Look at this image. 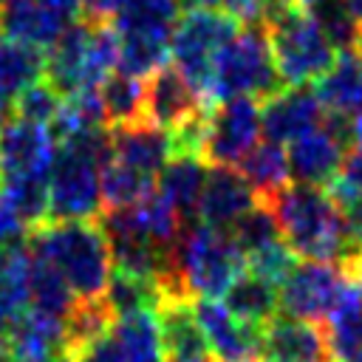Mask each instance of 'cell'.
Wrapping results in <instances>:
<instances>
[{
	"label": "cell",
	"mask_w": 362,
	"mask_h": 362,
	"mask_svg": "<svg viewBox=\"0 0 362 362\" xmlns=\"http://www.w3.org/2000/svg\"><path fill=\"white\" fill-rule=\"evenodd\" d=\"M184 0H130L127 8L113 20L116 34H133V37H150L170 42L173 28L184 11Z\"/></svg>",
	"instance_id": "cell-25"
},
{
	"label": "cell",
	"mask_w": 362,
	"mask_h": 362,
	"mask_svg": "<svg viewBox=\"0 0 362 362\" xmlns=\"http://www.w3.org/2000/svg\"><path fill=\"white\" fill-rule=\"evenodd\" d=\"M6 339H8V362H51L68 354L65 322L34 308H25L8 325Z\"/></svg>",
	"instance_id": "cell-16"
},
{
	"label": "cell",
	"mask_w": 362,
	"mask_h": 362,
	"mask_svg": "<svg viewBox=\"0 0 362 362\" xmlns=\"http://www.w3.org/2000/svg\"><path fill=\"white\" fill-rule=\"evenodd\" d=\"M102 300L107 303L113 317H127V314H136V311H156V305L161 303V288H158L156 280L136 277V274L113 269Z\"/></svg>",
	"instance_id": "cell-31"
},
{
	"label": "cell",
	"mask_w": 362,
	"mask_h": 362,
	"mask_svg": "<svg viewBox=\"0 0 362 362\" xmlns=\"http://www.w3.org/2000/svg\"><path fill=\"white\" fill-rule=\"evenodd\" d=\"M260 102L235 96L206 113L201 158L209 167H238L260 139Z\"/></svg>",
	"instance_id": "cell-8"
},
{
	"label": "cell",
	"mask_w": 362,
	"mask_h": 362,
	"mask_svg": "<svg viewBox=\"0 0 362 362\" xmlns=\"http://www.w3.org/2000/svg\"><path fill=\"white\" fill-rule=\"evenodd\" d=\"M173 272L189 297L218 300L246 272V255L229 232L192 221L173 249Z\"/></svg>",
	"instance_id": "cell-4"
},
{
	"label": "cell",
	"mask_w": 362,
	"mask_h": 362,
	"mask_svg": "<svg viewBox=\"0 0 362 362\" xmlns=\"http://www.w3.org/2000/svg\"><path fill=\"white\" fill-rule=\"evenodd\" d=\"M59 107H62V93L48 79H40V82H34L31 88H25L17 96L11 116L14 119H23V122H31V124L48 127L57 119Z\"/></svg>",
	"instance_id": "cell-35"
},
{
	"label": "cell",
	"mask_w": 362,
	"mask_h": 362,
	"mask_svg": "<svg viewBox=\"0 0 362 362\" xmlns=\"http://www.w3.org/2000/svg\"><path fill=\"white\" fill-rule=\"evenodd\" d=\"M59 141L48 127L23 119L0 122V178H48Z\"/></svg>",
	"instance_id": "cell-11"
},
{
	"label": "cell",
	"mask_w": 362,
	"mask_h": 362,
	"mask_svg": "<svg viewBox=\"0 0 362 362\" xmlns=\"http://www.w3.org/2000/svg\"><path fill=\"white\" fill-rule=\"evenodd\" d=\"M144 82H147L144 122H150L167 133H175L184 124L209 113V107L204 105L198 90L189 85V79L175 65H161Z\"/></svg>",
	"instance_id": "cell-12"
},
{
	"label": "cell",
	"mask_w": 362,
	"mask_h": 362,
	"mask_svg": "<svg viewBox=\"0 0 362 362\" xmlns=\"http://www.w3.org/2000/svg\"><path fill=\"white\" fill-rule=\"evenodd\" d=\"M223 305L238 320H246V322L266 328L274 317H280V288L274 283H269L266 277L246 269L226 288Z\"/></svg>",
	"instance_id": "cell-24"
},
{
	"label": "cell",
	"mask_w": 362,
	"mask_h": 362,
	"mask_svg": "<svg viewBox=\"0 0 362 362\" xmlns=\"http://www.w3.org/2000/svg\"><path fill=\"white\" fill-rule=\"evenodd\" d=\"M204 181H206V170H204V158L201 156H195V153H173L170 161L158 173V187L156 189L175 206L181 221L189 223L192 218H198Z\"/></svg>",
	"instance_id": "cell-23"
},
{
	"label": "cell",
	"mask_w": 362,
	"mask_h": 362,
	"mask_svg": "<svg viewBox=\"0 0 362 362\" xmlns=\"http://www.w3.org/2000/svg\"><path fill=\"white\" fill-rule=\"evenodd\" d=\"M156 322H158V337L167 359H189V356L209 354L192 300L161 297V303L156 305Z\"/></svg>",
	"instance_id": "cell-20"
},
{
	"label": "cell",
	"mask_w": 362,
	"mask_h": 362,
	"mask_svg": "<svg viewBox=\"0 0 362 362\" xmlns=\"http://www.w3.org/2000/svg\"><path fill=\"white\" fill-rule=\"evenodd\" d=\"M110 147H113L116 161H122V164H127L136 173H144L150 178H156L173 156L170 133L150 124V122L110 127Z\"/></svg>",
	"instance_id": "cell-17"
},
{
	"label": "cell",
	"mask_w": 362,
	"mask_h": 362,
	"mask_svg": "<svg viewBox=\"0 0 362 362\" xmlns=\"http://www.w3.org/2000/svg\"><path fill=\"white\" fill-rule=\"evenodd\" d=\"M266 356L272 362H331L325 328L286 314L274 317L266 325Z\"/></svg>",
	"instance_id": "cell-18"
},
{
	"label": "cell",
	"mask_w": 362,
	"mask_h": 362,
	"mask_svg": "<svg viewBox=\"0 0 362 362\" xmlns=\"http://www.w3.org/2000/svg\"><path fill=\"white\" fill-rule=\"evenodd\" d=\"M113 311L107 308V303L99 300H76V305L71 308V314L62 320L65 322V339H68V354H74L76 348L110 334L113 325Z\"/></svg>",
	"instance_id": "cell-32"
},
{
	"label": "cell",
	"mask_w": 362,
	"mask_h": 362,
	"mask_svg": "<svg viewBox=\"0 0 362 362\" xmlns=\"http://www.w3.org/2000/svg\"><path fill=\"white\" fill-rule=\"evenodd\" d=\"M229 235L235 238V243L240 246V252L249 255L255 249H263V246L280 240V226H277L274 212L263 201H257L243 218L235 221V226L229 229Z\"/></svg>",
	"instance_id": "cell-34"
},
{
	"label": "cell",
	"mask_w": 362,
	"mask_h": 362,
	"mask_svg": "<svg viewBox=\"0 0 362 362\" xmlns=\"http://www.w3.org/2000/svg\"><path fill=\"white\" fill-rule=\"evenodd\" d=\"M110 334L119 342L124 362H167L158 337L156 311H136L127 317H116Z\"/></svg>",
	"instance_id": "cell-28"
},
{
	"label": "cell",
	"mask_w": 362,
	"mask_h": 362,
	"mask_svg": "<svg viewBox=\"0 0 362 362\" xmlns=\"http://www.w3.org/2000/svg\"><path fill=\"white\" fill-rule=\"evenodd\" d=\"M325 122V110L308 85H291L260 102V130L266 141L291 144L300 136L317 130Z\"/></svg>",
	"instance_id": "cell-13"
},
{
	"label": "cell",
	"mask_w": 362,
	"mask_h": 362,
	"mask_svg": "<svg viewBox=\"0 0 362 362\" xmlns=\"http://www.w3.org/2000/svg\"><path fill=\"white\" fill-rule=\"evenodd\" d=\"M345 283H348V274L337 263L303 260L291 269V274L280 286V311L286 317L322 325L331 308L337 305Z\"/></svg>",
	"instance_id": "cell-9"
},
{
	"label": "cell",
	"mask_w": 362,
	"mask_h": 362,
	"mask_svg": "<svg viewBox=\"0 0 362 362\" xmlns=\"http://www.w3.org/2000/svg\"><path fill=\"white\" fill-rule=\"evenodd\" d=\"M243 178L252 184L257 201L274 198L283 187H288L291 170H288V150L274 141H260L255 150L238 164Z\"/></svg>",
	"instance_id": "cell-26"
},
{
	"label": "cell",
	"mask_w": 362,
	"mask_h": 362,
	"mask_svg": "<svg viewBox=\"0 0 362 362\" xmlns=\"http://www.w3.org/2000/svg\"><path fill=\"white\" fill-rule=\"evenodd\" d=\"M127 3L130 0H85L82 14L90 23H113L127 8Z\"/></svg>",
	"instance_id": "cell-39"
},
{
	"label": "cell",
	"mask_w": 362,
	"mask_h": 362,
	"mask_svg": "<svg viewBox=\"0 0 362 362\" xmlns=\"http://www.w3.org/2000/svg\"><path fill=\"white\" fill-rule=\"evenodd\" d=\"M297 6H303V8H314L317 3H322V0H294Z\"/></svg>",
	"instance_id": "cell-44"
},
{
	"label": "cell",
	"mask_w": 362,
	"mask_h": 362,
	"mask_svg": "<svg viewBox=\"0 0 362 362\" xmlns=\"http://www.w3.org/2000/svg\"><path fill=\"white\" fill-rule=\"evenodd\" d=\"M48 8H54L65 23H76V17L82 14L85 0H42Z\"/></svg>",
	"instance_id": "cell-41"
},
{
	"label": "cell",
	"mask_w": 362,
	"mask_h": 362,
	"mask_svg": "<svg viewBox=\"0 0 362 362\" xmlns=\"http://www.w3.org/2000/svg\"><path fill=\"white\" fill-rule=\"evenodd\" d=\"M45 79V51L0 34V122L11 116L17 96Z\"/></svg>",
	"instance_id": "cell-21"
},
{
	"label": "cell",
	"mask_w": 362,
	"mask_h": 362,
	"mask_svg": "<svg viewBox=\"0 0 362 362\" xmlns=\"http://www.w3.org/2000/svg\"><path fill=\"white\" fill-rule=\"evenodd\" d=\"M348 150L351 144L328 122H322L317 130L288 144V170L300 184L331 187L342 170Z\"/></svg>",
	"instance_id": "cell-14"
},
{
	"label": "cell",
	"mask_w": 362,
	"mask_h": 362,
	"mask_svg": "<svg viewBox=\"0 0 362 362\" xmlns=\"http://www.w3.org/2000/svg\"><path fill=\"white\" fill-rule=\"evenodd\" d=\"M99 184H102V204L105 209H124L139 204L141 198H147L156 189V178L136 173L133 167L107 158L99 167Z\"/></svg>",
	"instance_id": "cell-30"
},
{
	"label": "cell",
	"mask_w": 362,
	"mask_h": 362,
	"mask_svg": "<svg viewBox=\"0 0 362 362\" xmlns=\"http://www.w3.org/2000/svg\"><path fill=\"white\" fill-rule=\"evenodd\" d=\"M354 272H362V263H359V266H356V269H354ZM354 272H351V274H354Z\"/></svg>",
	"instance_id": "cell-45"
},
{
	"label": "cell",
	"mask_w": 362,
	"mask_h": 362,
	"mask_svg": "<svg viewBox=\"0 0 362 362\" xmlns=\"http://www.w3.org/2000/svg\"><path fill=\"white\" fill-rule=\"evenodd\" d=\"M215 79V96L218 102L249 96L255 102L272 99L277 90H283V79L274 68L269 37L263 25H243L215 57L212 65Z\"/></svg>",
	"instance_id": "cell-6"
},
{
	"label": "cell",
	"mask_w": 362,
	"mask_h": 362,
	"mask_svg": "<svg viewBox=\"0 0 362 362\" xmlns=\"http://www.w3.org/2000/svg\"><path fill=\"white\" fill-rule=\"evenodd\" d=\"M28 303L34 311L51 314L57 320H65L71 314V308L76 305V294L68 286V280L62 277V272L40 257L31 255V269H28Z\"/></svg>",
	"instance_id": "cell-27"
},
{
	"label": "cell",
	"mask_w": 362,
	"mask_h": 362,
	"mask_svg": "<svg viewBox=\"0 0 362 362\" xmlns=\"http://www.w3.org/2000/svg\"><path fill=\"white\" fill-rule=\"evenodd\" d=\"M345 6V11L354 17V23L362 28V0H339Z\"/></svg>",
	"instance_id": "cell-42"
},
{
	"label": "cell",
	"mask_w": 362,
	"mask_h": 362,
	"mask_svg": "<svg viewBox=\"0 0 362 362\" xmlns=\"http://www.w3.org/2000/svg\"><path fill=\"white\" fill-rule=\"evenodd\" d=\"M28 252L51 260L76 300H99L113 274L107 238L96 221H45L25 235Z\"/></svg>",
	"instance_id": "cell-2"
},
{
	"label": "cell",
	"mask_w": 362,
	"mask_h": 362,
	"mask_svg": "<svg viewBox=\"0 0 362 362\" xmlns=\"http://www.w3.org/2000/svg\"><path fill=\"white\" fill-rule=\"evenodd\" d=\"M238 31L240 23H235L218 6H189L181 11L173 28V40H170L173 65L189 79V85L198 90V96L209 110L218 105L215 79H212L215 57Z\"/></svg>",
	"instance_id": "cell-5"
},
{
	"label": "cell",
	"mask_w": 362,
	"mask_h": 362,
	"mask_svg": "<svg viewBox=\"0 0 362 362\" xmlns=\"http://www.w3.org/2000/svg\"><path fill=\"white\" fill-rule=\"evenodd\" d=\"M277 0H218V8L240 25H263Z\"/></svg>",
	"instance_id": "cell-37"
},
{
	"label": "cell",
	"mask_w": 362,
	"mask_h": 362,
	"mask_svg": "<svg viewBox=\"0 0 362 362\" xmlns=\"http://www.w3.org/2000/svg\"><path fill=\"white\" fill-rule=\"evenodd\" d=\"M68 25L71 23H65L42 0H6L0 6V34L40 51H51Z\"/></svg>",
	"instance_id": "cell-19"
},
{
	"label": "cell",
	"mask_w": 362,
	"mask_h": 362,
	"mask_svg": "<svg viewBox=\"0 0 362 362\" xmlns=\"http://www.w3.org/2000/svg\"><path fill=\"white\" fill-rule=\"evenodd\" d=\"M195 314L204 328L209 354L215 362H263L266 359V328L238 320L223 303L198 297Z\"/></svg>",
	"instance_id": "cell-10"
},
{
	"label": "cell",
	"mask_w": 362,
	"mask_h": 362,
	"mask_svg": "<svg viewBox=\"0 0 362 362\" xmlns=\"http://www.w3.org/2000/svg\"><path fill=\"white\" fill-rule=\"evenodd\" d=\"M144 90H147L144 79L130 76L124 71H113L99 85V96H102V105H105L107 127L144 122Z\"/></svg>",
	"instance_id": "cell-29"
},
{
	"label": "cell",
	"mask_w": 362,
	"mask_h": 362,
	"mask_svg": "<svg viewBox=\"0 0 362 362\" xmlns=\"http://www.w3.org/2000/svg\"><path fill=\"white\" fill-rule=\"evenodd\" d=\"M342 184H348L351 189L362 192V147H351L345 153V161H342V170L337 175Z\"/></svg>",
	"instance_id": "cell-40"
},
{
	"label": "cell",
	"mask_w": 362,
	"mask_h": 362,
	"mask_svg": "<svg viewBox=\"0 0 362 362\" xmlns=\"http://www.w3.org/2000/svg\"><path fill=\"white\" fill-rule=\"evenodd\" d=\"M255 204L257 195L238 167H209L198 204V221L229 232Z\"/></svg>",
	"instance_id": "cell-15"
},
{
	"label": "cell",
	"mask_w": 362,
	"mask_h": 362,
	"mask_svg": "<svg viewBox=\"0 0 362 362\" xmlns=\"http://www.w3.org/2000/svg\"><path fill=\"white\" fill-rule=\"evenodd\" d=\"M274 68L286 88L317 82L337 59V48L325 37L311 8L294 0H277L263 23Z\"/></svg>",
	"instance_id": "cell-3"
},
{
	"label": "cell",
	"mask_w": 362,
	"mask_h": 362,
	"mask_svg": "<svg viewBox=\"0 0 362 362\" xmlns=\"http://www.w3.org/2000/svg\"><path fill=\"white\" fill-rule=\"evenodd\" d=\"M102 206L99 164L90 156L59 144L48 175V221H96Z\"/></svg>",
	"instance_id": "cell-7"
},
{
	"label": "cell",
	"mask_w": 362,
	"mask_h": 362,
	"mask_svg": "<svg viewBox=\"0 0 362 362\" xmlns=\"http://www.w3.org/2000/svg\"><path fill=\"white\" fill-rule=\"evenodd\" d=\"M263 204L274 212L280 235L297 257L337 263L345 274L362 263V255L348 243L342 215L325 187L297 181Z\"/></svg>",
	"instance_id": "cell-1"
},
{
	"label": "cell",
	"mask_w": 362,
	"mask_h": 362,
	"mask_svg": "<svg viewBox=\"0 0 362 362\" xmlns=\"http://www.w3.org/2000/svg\"><path fill=\"white\" fill-rule=\"evenodd\" d=\"M297 266V255L288 249L286 240H274L263 249H255L246 255V269L266 277L269 283H274L277 288L286 283V277L291 274V269Z\"/></svg>",
	"instance_id": "cell-36"
},
{
	"label": "cell",
	"mask_w": 362,
	"mask_h": 362,
	"mask_svg": "<svg viewBox=\"0 0 362 362\" xmlns=\"http://www.w3.org/2000/svg\"><path fill=\"white\" fill-rule=\"evenodd\" d=\"M167 362H215V359L206 354V356H189V359H167Z\"/></svg>",
	"instance_id": "cell-43"
},
{
	"label": "cell",
	"mask_w": 362,
	"mask_h": 362,
	"mask_svg": "<svg viewBox=\"0 0 362 362\" xmlns=\"http://www.w3.org/2000/svg\"><path fill=\"white\" fill-rule=\"evenodd\" d=\"M314 93L328 116H345L362 110V54L339 51L334 65L314 82Z\"/></svg>",
	"instance_id": "cell-22"
},
{
	"label": "cell",
	"mask_w": 362,
	"mask_h": 362,
	"mask_svg": "<svg viewBox=\"0 0 362 362\" xmlns=\"http://www.w3.org/2000/svg\"><path fill=\"white\" fill-rule=\"evenodd\" d=\"M3 198L11 204L25 229L48 221V178H0Z\"/></svg>",
	"instance_id": "cell-33"
},
{
	"label": "cell",
	"mask_w": 362,
	"mask_h": 362,
	"mask_svg": "<svg viewBox=\"0 0 362 362\" xmlns=\"http://www.w3.org/2000/svg\"><path fill=\"white\" fill-rule=\"evenodd\" d=\"M23 238H25V223L17 218V212L11 209V204L0 192V249L17 243Z\"/></svg>",
	"instance_id": "cell-38"
}]
</instances>
